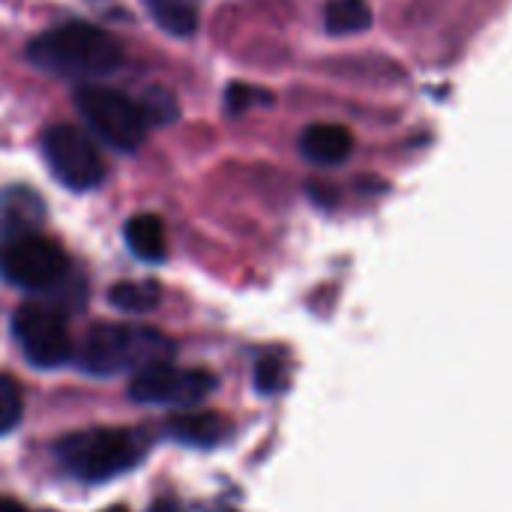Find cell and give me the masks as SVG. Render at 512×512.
Here are the masks:
<instances>
[{
	"label": "cell",
	"instance_id": "cell-14",
	"mask_svg": "<svg viewBox=\"0 0 512 512\" xmlns=\"http://www.w3.org/2000/svg\"><path fill=\"white\" fill-rule=\"evenodd\" d=\"M153 21L171 36H189L198 27V12L186 0H144Z\"/></svg>",
	"mask_w": 512,
	"mask_h": 512
},
{
	"label": "cell",
	"instance_id": "cell-7",
	"mask_svg": "<svg viewBox=\"0 0 512 512\" xmlns=\"http://www.w3.org/2000/svg\"><path fill=\"white\" fill-rule=\"evenodd\" d=\"M42 153L51 174L72 192H87L105 177L96 144L69 123H57L42 135Z\"/></svg>",
	"mask_w": 512,
	"mask_h": 512
},
{
	"label": "cell",
	"instance_id": "cell-16",
	"mask_svg": "<svg viewBox=\"0 0 512 512\" xmlns=\"http://www.w3.org/2000/svg\"><path fill=\"white\" fill-rule=\"evenodd\" d=\"M24 414V393L12 375L0 372V435H9Z\"/></svg>",
	"mask_w": 512,
	"mask_h": 512
},
{
	"label": "cell",
	"instance_id": "cell-19",
	"mask_svg": "<svg viewBox=\"0 0 512 512\" xmlns=\"http://www.w3.org/2000/svg\"><path fill=\"white\" fill-rule=\"evenodd\" d=\"M147 512H186V507L177 498H159Z\"/></svg>",
	"mask_w": 512,
	"mask_h": 512
},
{
	"label": "cell",
	"instance_id": "cell-4",
	"mask_svg": "<svg viewBox=\"0 0 512 512\" xmlns=\"http://www.w3.org/2000/svg\"><path fill=\"white\" fill-rule=\"evenodd\" d=\"M75 105H78L81 117L87 120V126L96 132V138L102 144H108L111 150L132 153L144 144L147 117H144L141 105L132 102L129 96H123L111 87L87 84V87H78Z\"/></svg>",
	"mask_w": 512,
	"mask_h": 512
},
{
	"label": "cell",
	"instance_id": "cell-11",
	"mask_svg": "<svg viewBox=\"0 0 512 512\" xmlns=\"http://www.w3.org/2000/svg\"><path fill=\"white\" fill-rule=\"evenodd\" d=\"M168 432L186 447H216L228 438L231 426L219 414H180L171 420Z\"/></svg>",
	"mask_w": 512,
	"mask_h": 512
},
{
	"label": "cell",
	"instance_id": "cell-2",
	"mask_svg": "<svg viewBox=\"0 0 512 512\" xmlns=\"http://www.w3.org/2000/svg\"><path fill=\"white\" fill-rule=\"evenodd\" d=\"M174 357V342L150 327L132 324H96L87 330L75 363L87 375L111 378L120 372H138Z\"/></svg>",
	"mask_w": 512,
	"mask_h": 512
},
{
	"label": "cell",
	"instance_id": "cell-5",
	"mask_svg": "<svg viewBox=\"0 0 512 512\" xmlns=\"http://www.w3.org/2000/svg\"><path fill=\"white\" fill-rule=\"evenodd\" d=\"M69 270L66 252L39 234L9 237L0 246V276L24 291H45L54 288Z\"/></svg>",
	"mask_w": 512,
	"mask_h": 512
},
{
	"label": "cell",
	"instance_id": "cell-13",
	"mask_svg": "<svg viewBox=\"0 0 512 512\" xmlns=\"http://www.w3.org/2000/svg\"><path fill=\"white\" fill-rule=\"evenodd\" d=\"M324 21L333 36H351L363 33L372 24V9L366 0H330Z\"/></svg>",
	"mask_w": 512,
	"mask_h": 512
},
{
	"label": "cell",
	"instance_id": "cell-8",
	"mask_svg": "<svg viewBox=\"0 0 512 512\" xmlns=\"http://www.w3.org/2000/svg\"><path fill=\"white\" fill-rule=\"evenodd\" d=\"M216 378L204 369H180L165 363L144 366L129 381V396L141 405H171V408H192L210 396Z\"/></svg>",
	"mask_w": 512,
	"mask_h": 512
},
{
	"label": "cell",
	"instance_id": "cell-17",
	"mask_svg": "<svg viewBox=\"0 0 512 512\" xmlns=\"http://www.w3.org/2000/svg\"><path fill=\"white\" fill-rule=\"evenodd\" d=\"M144 117L150 123H171L177 117V108H174V96L165 93V90H150L144 96V105H141Z\"/></svg>",
	"mask_w": 512,
	"mask_h": 512
},
{
	"label": "cell",
	"instance_id": "cell-18",
	"mask_svg": "<svg viewBox=\"0 0 512 512\" xmlns=\"http://www.w3.org/2000/svg\"><path fill=\"white\" fill-rule=\"evenodd\" d=\"M264 102H270V93H264L258 87H249V84H231L228 96H225V105H228L231 114H243L246 108L264 105Z\"/></svg>",
	"mask_w": 512,
	"mask_h": 512
},
{
	"label": "cell",
	"instance_id": "cell-9",
	"mask_svg": "<svg viewBox=\"0 0 512 512\" xmlns=\"http://www.w3.org/2000/svg\"><path fill=\"white\" fill-rule=\"evenodd\" d=\"M300 150L315 165H342L354 153V138L339 123H312L300 135Z\"/></svg>",
	"mask_w": 512,
	"mask_h": 512
},
{
	"label": "cell",
	"instance_id": "cell-15",
	"mask_svg": "<svg viewBox=\"0 0 512 512\" xmlns=\"http://www.w3.org/2000/svg\"><path fill=\"white\" fill-rule=\"evenodd\" d=\"M108 300L114 309L129 312V315H144L159 306L162 291L156 282H120L108 291Z\"/></svg>",
	"mask_w": 512,
	"mask_h": 512
},
{
	"label": "cell",
	"instance_id": "cell-20",
	"mask_svg": "<svg viewBox=\"0 0 512 512\" xmlns=\"http://www.w3.org/2000/svg\"><path fill=\"white\" fill-rule=\"evenodd\" d=\"M0 512H27L15 498H0Z\"/></svg>",
	"mask_w": 512,
	"mask_h": 512
},
{
	"label": "cell",
	"instance_id": "cell-1",
	"mask_svg": "<svg viewBox=\"0 0 512 512\" xmlns=\"http://www.w3.org/2000/svg\"><path fill=\"white\" fill-rule=\"evenodd\" d=\"M33 66L66 75V78H99L111 75L123 63L120 42L93 24H63L36 36L27 48Z\"/></svg>",
	"mask_w": 512,
	"mask_h": 512
},
{
	"label": "cell",
	"instance_id": "cell-3",
	"mask_svg": "<svg viewBox=\"0 0 512 512\" xmlns=\"http://www.w3.org/2000/svg\"><path fill=\"white\" fill-rule=\"evenodd\" d=\"M141 429H81L57 441V462L84 483H105L132 471L147 456Z\"/></svg>",
	"mask_w": 512,
	"mask_h": 512
},
{
	"label": "cell",
	"instance_id": "cell-10",
	"mask_svg": "<svg viewBox=\"0 0 512 512\" xmlns=\"http://www.w3.org/2000/svg\"><path fill=\"white\" fill-rule=\"evenodd\" d=\"M42 222V201L33 189L12 186L0 195V228L9 237L30 234Z\"/></svg>",
	"mask_w": 512,
	"mask_h": 512
},
{
	"label": "cell",
	"instance_id": "cell-12",
	"mask_svg": "<svg viewBox=\"0 0 512 512\" xmlns=\"http://www.w3.org/2000/svg\"><path fill=\"white\" fill-rule=\"evenodd\" d=\"M123 237H126V246L135 258L147 261V264H159L165 261V228L156 216L150 213H138L126 222L123 228Z\"/></svg>",
	"mask_w": 512,
	"mask_h": 512
},
{
	"label": "cell",
	"instance_id": "cell-6",
	"mask_svg": "<svg viewBox=\"0 0 512 512\" xmlns=\"http://www.w3.org/2000/svg\"><path fill=\"white\" fill-rule=\"evenodd\" d=\"M12 333L24 357L39 369H57L72 360V336L66 318L48 303H24L12 315Z\"/></svg>",
	"mask_w": 512,
	"mask_h": 512
},
{
	"label": "cell",
	"instance_id": "cell-21",
	"mask_svg": "<svg viewBox=\"0 0 512 512\" xmlns=\"http://www.w3.org/2000/svg\"><path fill=\"white\" fill-rule=\"evenodd\" d=\"M102 512H129L126 507H111V510H102Z\"/></svg>",
	"mask_w": 512,
	"mask_h": 512
}]
</instances>
